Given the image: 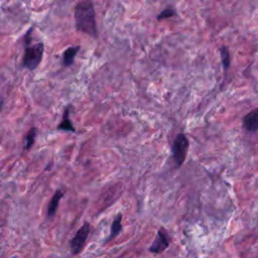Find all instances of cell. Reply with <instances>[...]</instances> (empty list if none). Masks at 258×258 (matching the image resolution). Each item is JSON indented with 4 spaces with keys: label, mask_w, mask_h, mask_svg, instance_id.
Instances as JSON below:
<instances>
[{
    "label": "cell",
    "mask_w": 258,
    "mask_h": 258,
    "mask_svg": "<svg viewBox=\"0 0 258 258\" xmlns=\"http://www.w3.org/2000/svg\"><path fill=\"white\" fill-rule=\"evenodd\" d=\"M69 113H70V107H67L64 111L63 115V120L58 126V130H63V131H70V132H76L75 128L69 118Z\"/></svg>",
    "instance_id": "9c48e42d"
},
{
    "label": "cell",
    "mask_w": 258,
    "mask_h": 258,
    "mask_svg": "<svg viewBox=\"0 0 258 258\" xmlns=\"http://www.w3.org/2000/svg\"><path fill=\"white\" fill-rule=\"evenodd\" d=\"M177 15V11L175 8L173 7H167L165 9H163L160 16H158V20H162V19H166V18H170V17H173Z\"/></svg>",
    "instance_id": "4fadbf2b"
},
{
    "label": "cell",
    "mask_w": 258,
    "mask_h": 258,
    "mask_svg": "<svg viewBox=\"0 0 258 258\" xmlns=\"http://www.w3.org/2000/svg\"><path fill=\"white\" fill-rule=\"evenodd\" d=\"M90 232V225L88 223H85L77 232L76 236L71 241V250L73 254H78L81 252L84 244L88 238Z\"/></svg>",
    "instance_id": "277c9868"
},
{
    "label": "cell",
    "mask_w": 258,
    "mask_h": 258,
    "mask_svg": "<svg viewBox=\"0 0 258 258\" xmlns=\"http://www.w3.org/2000/svg\"><path fill=\"white\" fill-rule=\"evenodd\" d=\"M63 196H64V193L61 190H59L55 193V195H54L53 199L50 200L49 205L48 207V218H53L55 216V214L58 210V207H59L60 201L63 198Z\"/></svg>",
    "instance_id": "ba28073f"
},
{
    "label": "cell",
    "mask_w": 258,
    "mask_h": 258,
    "mask_svg": "<svg viewBox=\"0 0 258 258\" xmlns=\"http://www.w3.org/2000/svg\"><path fill=\"white\" fill-rule=\"evenodd\" d=\"M75 20L77 30L79 32L93 37H98L95 9L90 0H84L76 5Z\"/></svg>",
    "instance_id": "6da1fadb"
},
{
    "label": "cell",
    "mask_w": 258,
    "mask_h": 258,
    "mask_svg": "<svg viewBox=\"0 0 258 258\" xmlns=\"http://www.w3.org/2000/svg\"><path fill=\"white\" fill-rule=\"evenodd\" d=\"M45 47L43 43H38L33 46H28L25 48L22 66L31 71H33L38 67L44 57Z\"/></svg>",
    "instance_id": "7a4b0ae2"
},
{
    "label": "cell",
    "mask_w": 258,
    "mask_h": 258,
    "mask_svg": "<svg viewBox=\"0 0 258 258\" xmlns=\"http://www.w3.org/2000/svg\"><path fill=\"white\" fill-rule=\"evenodd\" d=\"M37 129L35 127H32L30 129V131L27 135V138H25V149L29 150L34 144V139L36 136Z\"/></svg>",
    "instance_id": "7c38bea8"
},
{
    "label": "cell",
    "mask_w": 258,
    "mask_h": 258,
    "mask_svg": "<svg viewBox=\"0 0 258 258\" xmlns=\"http://www.w3.org/2000/svg\"><path fill=\"white\" fill-rule=\"evenodd\" d=\"M220 55H221V59H222L223 67L227 71L230 67V53H229V49L226 46H223L220 48Z\"/></svg>",
    "instance_id": "8fae6325"
},
{
    "label": "cell",
    "mask_w": 258,
    "mask_h": 258,
    "mask_svg": "<svg viewBox=\"0 0 258 258\" xmlns=\"http://www.w3.org/2000/svg\"><path fill=\"white\" fill-rule=\"evenodd\" d=\"M189 149V139L184 133H179L176 137L173 145V156L177 165H182L187 158Z\"/></svg>",
    "instance_id": "3957f363"
},
{
    "label": "cell",
    "mask_w": 258,
    "mask_h": 258,
    "mask_svg": "<svg viewBox=\"0 0 258 258\" xmlns=\"http://www.w3.org/2000/svg\"><path fill=\"white\" fill-rule=\"evenodd\" d=\"M121 221H122V215L118 214L116 216V218L114 219V221L112 223L111 226V234H110V238L109 239H113L116 236H117L120 231L122 230V226H121Z\"/></svg>",
    "instance_id": "30bf717a"
},
{
    "label": "cell",
    "mask_w": 258,
    "mask_h": 258,
    "mask_svg": "<svg viewBox=\"0 0 258 258\" xmlns=\"http://www.w3.org/2000/svg\"><path fill=\"white\" fill-rule=\"evenodd\" d=\"M79 50H80V47L76 46V47H71L64 51L63 64H64V67H71L72 66L77 54L79 53Z\"/></svg>",
    "instance_id": "52a82bcc"
},
{
    "label": "cell",
    "mask_w": 258,
    "mask_h": 258,
    "mask_svg": "<svg viewBox=\"0 0 258 258\" xmlns=\"http://www.w3.org/2000/svg\"><path fill=\"white\" fill-rule=\"evenodd\" d=\"M243 127L248 132L256 133L258 130V109H254L245 116L243 119Z\"/></svg>",
    "instance_id": "8992f818"
},
{
    "label": "cell",
    "mask_w": 258,
    "mask_h": 258,
    "mask_svg": "<svg viewBox=\"0 0 258 258\" xmlns=\"http://www.w3.org/2000/svg\"><path fill=\"white\" fill-rule=\"evenodd\" d=\"M169 245H170V237L167 235L165 230L161 228L159 231L156 240L153 241L151 246L149 247V251L152 253L159 254L163 252L167 247H169Z\"/></svg>",
    "instance_id": "5b68a950"
}]
</instances>
